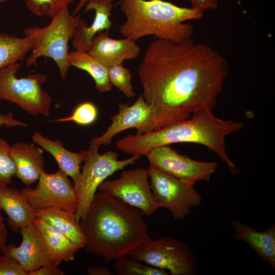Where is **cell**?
<instances>
[{
  "label": "cell",
  "instance_id": "1",
  "mask_svg": "<svg viewBox=\"0 0 275 275\" xmlns=\"http://www.w3.org/2000/svg\"><path fill=\"white\" fill-rule=\"evenodd\" d=\"M138 73L156 130L212 109L228 75V63L205 43L157 38L148 45Z\"/></svg>",
  "mask_w": 275,
  "mask_h": 275
},
{
  "label": "cell",
  "instance_id": "2",
  "mask_svg": "<svg viewBox=\"0 0 275 275\" xmlns=\"http://www.w3.org/2000/svg\"><path fill=\"white\" fill-rule=\"evenodd\" d=\"M140 209L104 193L95 194L88 212L79 224L87 252L106 262L127 256L151 237Z\"/></svg>",
  "mask_w": 275,
  "mask_h": 275
},
{
  "label": "cell",
  "instance_id": "3",
  "mask_svg": "<svg viewBox=\"0 0 275 275\" xmlns=\"http://www.w3.org/2000/svg\"><path fill=\"white\" fill-rule=\"evenodd\" d=\"M190 117L148 133L128 134L116 143V147L125 153L141 157L160 146L181 143L198 144L216 154L231 174H238L239 170L227 155L225 138L240 131L244 124L218 118L212 109L200 111Z\"/></svg>",
  "mask_w": 275,
  "mask_h": 275
},
{
  "label": "cell",
  "instance_id": "4",
  "mask_svg": "<svg viewBox=\"0 0 275 275\" xmlns=\"http://www.w3.org/2000/svg\"><path fill=\"white\" fill-rule=\"evenodd\" d=\"M119 5L126 17L119 32L123 37L134 41L154 35L158 39L184 42L194 33L193 25L184 22L200 19L204 15L192 7L163 0H120Z\"/></svg>",
  "mask_w": 275,
  "mask_h": 275
},
{
  "label": "cell",
  "instance_id": "5",
  "mask_svg": "<svg viewBox=\"0 0 275 275\" xmlns=\"http://www.w3.org/2000/svg\"><path fill=\"white\" fill-rule=\"evenodd\" d=\"M81 20L79 15L70 14L66 7L52 17L47 26L25 28V37L35 41L34 47L26 59L27 66L36 65L41 57L51 58L58 67L61 78L65 79L71 66L68 60L69 40L73 38Z\"/></svg>",
  "mask_w": 275,
  "mask_h": 275
},
{
  "label": "cell",
  "instance_id": "6",
  "mask_svg": "<svg viewBox=\"0 0 275 275\" xmlns=\"http://www.w3.org/2000/svg\"><path fill=\"white\" fill-rule=\"evenodd\" d=\"M99 146L90 144L86 150L84 165L80 176L74 184L77 206L75 216L79 222L86 216L99 185L115 172L133 164L141 156L132 155L119 160L117 153L108 150L100 154Z\"/></svg>",
  "mask_w": 275,
  "mask_h": 275
},
{
  "label": "cell",
  "instance_id": "7",
  "mask_svg": "<svg viewBox=\"0 0 275 275\" xmlns=\"http://www.w3.org/2000/svg\"><path fill=\"white\" fill-rule=\"evenodd\" d=\"M20 66L17 62L0 69V99L14 103L30 115L48 117L51 97L42 88L47 76L35 73L17 78Z\"/></svg>",
  "mask_w": 275,
  "mask_h": 275
},
{
  "label": "cell",
  "instance_id": "8",
  "mask_svg": "<svg viewBox=\"0 0 275 275\" xmlns=\"http://www.w3.org/2000/svg\"><path fill=\"white\" fill-rule=\"evenodd\" d=\"M153 267L168 270L171 275H195L197 260L183 242L169 237L149 239L127 255Z\"/></svg>",
  "mask_w": 275,
  "mask_h": 275
},
{
  "label": "cell",
  "instance_id": "9",
  "mask_svg": "<svg viewBox=\"0 0 275 275\" xmlns=\"http://www.w3.org/2000/svg\"><path fill=\"white\" fill-rule=\"evenodd\" d=\"M150 186L160 207L168 210L176 221L184 219L191 209L200 205L202 196L195 183L185 181L150 167Z\"/></svg>",
  "mask_w": 275,
  "mask_h": 275
},
{
  "label": "cell",
  "instance_id": "10",
  "mask_svg": "<svg viewBox=\"0 0 275 275\" xmlns=\"http://www.w3.org/2000/svg\"><path fill=\"white\" fill-rule=\"evenodd\" d=\"M149 171L139 168L123 171L116 180H105L98 187L104 193L142 211L150 216L160 208L149 182Z\"/></svg>",
  "mask_w": 275,
  "mask_h": 275
},
{
  "label": "cell",
  "instance_id": "11",
  "mask_svg": "<svg viewBox=\"0 0 275 275\" xmlns=\"http://www.w3.org/2000/svg\"><path fill=\"white\" fill-rule=\"evenodd\" d=\"M38 181L34 188L26 186L20 189L35 210L54 207L75 215L76 194L67 175L60 169L50 174L44 171Z\"/></svg>",
  "mask_w": 275,
  "mask_h": 275
},
{
  "label": "cell",
  "instance_id": "12",
  "mask_svg": "<svg viewBox=\"0 0 275 275\" xmlns=\"http://www.w3.org/2000/svg\"><path fill=\"white\" fill-rule=\"evenodd\" d=\"M149 167L182 180L195 183L199 181H210L216 172V161H197L182 155L170 145L154 148L146 155Z\"/></svg>",
  "mask_w": 275,
  "mask_h": 275
},
{
  "label": "cell",
  "instance_id": "13",
  "mask_svg": "<svg viewBox=\"0 0 275 275\" xmlns=\"http://www.w3.org/2000/svg\"><path fill=\"white\" fill-rule=\"evenodd\" d=\"M118 113L112 116L111 124L100 136L92 138L89 144L98 146L111 144L115 135L124 130L135 128L136 134L148 133L154 130L153 112L145 101L142 94L132 105L118 103Z\"/></svg>",
  "mask_w": 275,
  "mask_h": 275
},
{
  "label": "cell",
  "instance_id": "14",
  "mask_svg": "<svg viewBox=\"0 0 275 275\" xmlns=\"http://www.w3.org/2000/svg\"><path fill=\"white\" fill-rule=\"evenodd\" d=\"M22 240L17 246L6 244L2 253L16 260L28 273L46 265L54 263V259L39 230L33 223L19 231Z\"/></svg>",
  "mask_w": 275,
  "mask_h": 275
},
{
  "label": "cell",
  "instance_id": "15",
  "mask_svg": "<svg viewBox=\"0 0 275 275\" xmlns=\"http://www.w3.org/2000/svg\"><path fill=\"white\" fill-rule=\"evenodd\" d=\"M109 31L100 32L95 36L88 51L90 55L107 68L139 56L140 48L135 41L127 38L113 39L109 37Z\"/></svg>",
  "mask_w": 275,
  "mask_h": 275
},
{
  "label": "cell",
  "instance_id": "16",
  "mask_svg": "<svg viewBox=\"0 0 275 275\" xmlns=\"http://www.w3.org/2000/svg\"><path fill=\"white\" fill-rule=\"evenodd\" d=\"M85 6L86 11H95V17L89 26L82 19L74 31L72 44L75 50L88 52L96 35L104 30H109L112 27L109 16L113 5L112 2L106 0H94L87 2Z\"/></svg>",
  "mask_w": 275,
  "mask_h": 275
},
{
  "label": "cell",
  "instance_id": "17",
  "mask_svg": "<svg viewBox=\"0 0 275 275\" xmlns=\"http://www.w3.org/2000/svg\"><path fill=\"white\" fill-rule=\"evenodd\" d=\"M11 154L18 177L26 186L38 180L44 171L43 150L32 143L17 142L11 146Z\"/></svg>",
  "mask_w": 275,
  "mask_h": 275
},
{
  "label": "cell",
  "instance_id": "18",
  "mask_svg": "<svg viewBox=\"0 0 275 275\" xmlns=\"http://www.w3.org/2000/svg\"><path fill=\"white\" fill-rule=\"evenodd\" d=\"M0 210L7 215V223L14 232L32 224L36 210L30 205L20 190L8 185L0 186Z\"/></svg>",
  "mask_w": 275,
  "mask_h": 275
},
{
  "label": "cell",
  "instance_id": "19",
  "mask_svg": "<svg viewBox=\"0 0 275 275\" xmlns=\"http://www.w3.org/2000/svg\"><path fill=\"white\" fill-rule=\"evenodd\" d=\"M234 230V238L246 242L271 267L275 268V225L264 232L258 231L241 221L234 219L230 224Z\"/></svg>",
  "mask_w": 275,
  "mask_h": 275
},
{
  "label": "cell",
  "instance_id": "20",
  "mask_svg": "<svg viewBox=\"0 0 275 275\" xmlns=\"http://www.w3.org/2000/svg\"><path fill=\"white\" fill-rule=\"evenodd\" d=\"M31 138L35 144L54 157L59 169L71 177L74 184L77 182L81 173L80 164L84 161L86 150L78 153L70 151L64 147L60 140H50L37 131H34Z\"/></svg>",
  "mask_w": 275,
  "mask_h": 275
},
{
  "label": "cell",
  "instance_id": "21",
  "mask_svg": "<svg viewBox=\"0 0 275 275\" xmlns=\"http://www.w3.org/2000/svg\"><path fill=\"white\" fill-rule=\"evenodd\" d=\"M36 216L62 233L81 249L84 248L86 238L74 214L61 209L49 207L36 210Z\"/></svg>",
  "mask_w": 275,
  "mask_h": 275
},
{
  "label": "cell",
  "instance_id": "22",
  "mask_svg": "<svg viewBox=\"0 0 275 275\" xmlns=\"http://www.w3.org/2000/svg\"><path fill=\"white\" fill-rule=\"evenodd\" d=\"M33 223L39 230L54 259V263L59 265L63 261L74 259L75 255L81 248L65 235L48 223L36 217Z\"/></svg>",
  "mask_w": 275,
  "mask_h": 275
},
{
  "label": "cell",
  "instance_id": "23",
  "mask_svg": "<svg viewBox=\"0 0 275 275\" xmlns=\"http://www.w3.org/2000/svg\"><path fill=\"white\" fill-rule=\"evenodd\" d=\"M68 60L71 66L82 70L90 74L99 92H107L112 90V85L108 76V68L88 52L79 50L70 51Z\"/></svg>",
  "mask_w": 275,
  "mask_h": 275
},
{
  "label": "cell",
  "instance_id": "24",
  "mask_svg": "<svg viewBox=\"0 0 275 275\" xmlns=\"http://www.w3.org/2000/svg\"><path fill=\"white\" fill-rule=\"evenodd\" d=\"M34 46L35 41L32 38L0 33V69L23 60Z\"/></svg>",
  "mask_w": 275,
  "mask_h": 275
},
{
  "label": "cell",
  "instance_id": "25",
  "mask_svg": "<svg viewBox=\"0 0 275 275\" xmlns=\"http://www.w3.org/2000/svg\"><path fill=\"white\" fill-rule=\"evenodd\" d=\"M142 262L124 256L116 259L114 263L118 275H169L167 270L143 264Z\"/></svg>",
  "mask_w": 275,
  "mask_h": 275
},
{
  "label": "cell",
  "instance_id": "26",
  "mask_svg": "<svg viewBox=\"0 0 275 275\" xmlns=\"http://www.w3.org/2000/svg\"><path fill=\"white\" fill-rule=\"evenodd\" d=\"M28 9L37 16L51 18L72 3L74 0H24Z\"/></svg>",
  "mask_w": 275,
  "mask_h": 275
},
{
  "label": "cell",
  "instance_id": "27",
  "mask_svg": "<svg viewBox=\"0 0 275 275\" xmlns=\"http://www.w3.org/2000/svg\"><path fill=\"white\" fill-rule=\"evenodd\" d=\"M108 76L112 85L121 91L126 97L133 98L135 96L131 84V74L129 69L122 64L108 68Z\"/></svg>",
  "mask_w": 275,
  "mask_h": 275
},
{
  "label": "cell",
  "instance_id": "28",
  "mask_svg": "<svg viewBox=\"0 0 275 275\" xmlns=\"http://www.w3.org/2000/svg\"><path fill=\"white\" fill-rule=\"evenodd\" d=\"M11 150V146L0 138V186L8 185L16 175V169Z\"/></svg>",
  "mask_w": 275,
  "mask_h": 275
},
{
  "label": "cell",
  "instance_id": "29",
  "mask_svg": "<svg viewBox=\"0 0 275 275\" xmlns=\"http://www.w3.org/2000/svg\"><path fill=\"white\" fill-rule=\"evenodd\" d=\"M97 116L98 109L96 106L90 101H85L77 105L70 116L51 121H72L80 125L86 126L94 122Z\"/></svg>",
  "mask_w": 275,
  "mask_h": 275
},
{
  "label": "cell",
  "instance_id": "30",
  "mask_svg": "<svg viewBox=\"0 0 275 275\" xmlns=\"http://www.w3.org/2000/svg\"><path fill=\"white\" fill-rule=\"evenodd\" d=\"M0 275H28V272L16 260L3 254L0 255Z\"/></svg>",
  "mask_w": 275,
  "mask_h": 275
},
{
  "label": "cell",
  "instance_id": "31",
  "mask_svg": "<svg viewBox=\"0 0 275 275\" xmlns=\"http://www.w3.org/2000/svg\"><path fill=\"white\" fill-rule=\"evenodd\" d=\"M64 272L59 267V265L51 263L42 266L37 269L30 271L28 275H64Z\"/></svg>",
  "mask_w": 275,
  "mask_h": 275
},
{
  "label": "cell",
  "instance_id": "32",
  "mask_svg": "<svg viewBox=\"0 0 275 275\" xmlns=\"http://www.w3.org/2000/svg\"><path fill=\"white\" fill-rule=\"evenodd\" d=\"M191 7L204 12L208 9L215 10L218 7L217 0H189Z\"/></svg>",
  "mask_w": 275,
  "mask_h": 275
},
{
  "label": "cell",
  "instance_id": "33",
  "mask_svg": "<svg viewBox=\"0 0 275 275\" xmlns=\"http://www.w3.org/2000/svg\"><path fill=\"white\" fill-rule=\"evenodd\" d=\"M2 125H5L7 127L27 126L25 123L15 119L13 114L10 112L7 114L0 113V126Z\"/></svg>",
  "mask_w": 275,
  "mask_h": 275
},
{
  "label": "cell",
  "instance_id": "34",
  "mask_svg": "<svg viewBox=\"0 0 275 275\" xmlns=\"http://www.w3.org/2000/svg\"><path fill=\"white\" fill-rule=\"evenodd\" d=\"M89 275H113L111 269L105 266H90L87 269Z\"/></svg>",
  "mask_w": 275,
  "mask_h": 275
},
{
  "label": "cell",
  "instance_id": "35",
  "mask_svg": "<svg viewBox=\"0 0 275 275\" xmlns=\"http://www.w3.org/2000/svg\"><path fill=\"white\" fill-rule=\"evenodd\" d=\"M8 237V231L3 217L0 214V253L6 244Z\"/></svg>",
  "mask_w": 275,
  "mask_h": 275
},
{
  "label": "cell",
  "instance_id": "36",
  "mask_svg": "<svg viewBox=\"0 0 275 275\" xmlns=\"http://www.w3.org/2000/svg\"><path fill=\"white\" fill-rule=\"evenodd\" d=\"M91 1H94V0H80L78 2L76 8L75 9V10L73 13V15H75L77 13H78L80 9L85 5V4Z\"/></svg>",
  "mask_w": 275,
  "mask_h": 275
},
{
  "label": "cell",
  "instance_id": "37",
  "mask_svg": "<svg viewBox=\"0 0 275 275\" xmlns=\"http://www.w3.org/2000/svg\"><path fill=\"white\" fill-rule=\"evenodd\" d=\"M8 1V0H0V4L2 3H4V2H7Z\"/></svg>",
  "mask_w": 275,
  "mask_h": 275
},
{
  "label": "cell",
  "instance_id": "38",
  "mask_svg": "<svg viewBox=\"0 0 275 275\" xmlns=\"http://www.w3.org/2000/svg\"><path fill=\"white\" fill-rule=\"evenodd\" d=\"M106 1H108V2H112V1H113V0H106Z\"/></svg>",
  "mask_w": 275,
  "mask_h": 275
}]
</instances>
